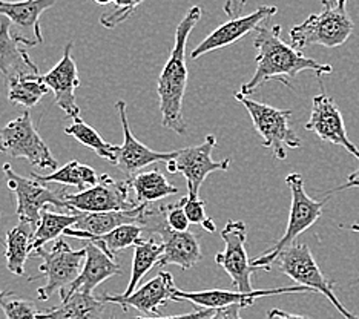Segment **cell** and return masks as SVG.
Instances as JSON below:
<instances>
[{
  "instance_id": "30",
  "label": "cell",
  "mask_w": 359,
  "mask_h": 319,
  "mask_svg": "<svg viewBox=\"0 0 359 319\" xmlns=\"http://www.w3.org/2000/svg\"><path fill=\"white\" fill-rule=\"evenodd\" d=\"M50 91L51 89L46 86L40 74H31V76L14 79L8 83V100L25 108H32Z\"/></svg>"
},
{
  "instance_id": "45",
  "label": "cell",
  "mask_w": 359,
  "mask_h": 319,
  "mask_svg": "<svg viewBox=\"0 0 359 319\" xmlns=\"http://www.w3.org/2000/svg\"><path fill=\"white\" fill-rule=\"evenodd\" d=\"M350 229H352V231H353V232H358V233H359V221H358V223H356V224H353L352 227H350ZM358 281H359V280H358Z\"/></svg>"
},
{
  "instance_id": "5",
  "label": "cell",
  "mask_w": 359,
  "mask_h": 319,
  "mask_svg": "<svg viewBox=\"0 0 359 319\" xmlns=\"http://www.w3.org/2000/svg\"><path fill=\"white\" fill-rule=\"evenodd\" d=\"M236 102L248 109L258 135L263 138V146L271 149L276 160H285L287 149H298L301 140L290 125L292 111L278 109L266 103L252 100L249 95L235 93Z\"/></svg>"
},
{
  "instance_id": "6",
  "label": "cell",
  "mask_w": 359,
  "mask_h": 319,
  "mask_svg": "<svg viewBox=\"0 0 359 319\" xmlns=\"http://www.w3.org/2000/svg\"><path fill=\"white\" fill-rule=\"evenodd\" d=\"M36 253L43 261L39 267V273L31 276L28 281L45 278V284L37 289L39 301H48L54 292H60V297L67 293L79 278L86 258V249L72 250L63 240H57L50 250L40 249Z\"/></svg>"
},
{
  "instance_id": "39",
  "label": "cell",
  "mask_w": 359,
  "mask_h": 319,
  "mask_svg": "<svg viewBox=\"0 0 359 319\" xmlns=\"http://www.w3.org/2000/svg\"><path fill=\"white\" fill-rule=\"evenodd\" d=\"M248 0H226L224 2V14L227 15V18L231 19H235V18H240L244 6H246Z\"/></svg>"
},
{
  "instance_id": "32",
  "label": "cell",
  "mask_w": 359,
  "mask_h": 319,
  "mask_svg": "<svg viewBox=\"0 0 359 319\" xmlns=\"http://www.w3.org/2000/svg\"><path fill=\"white\" fill-rule=\"evenodd\" d=\"M143 226L140 224H125L117 229H114L112 232L99 235V236H89L86 241H91L95 245H99L111 258L116 259L117 252L133 247L138 241L142 240Z\"/></svg>"
},
{
  "instance_id": "18",
  "label": "cell",
  "mask_w": 359,
  "mask_h": 319,
  "mask_svg": "<svg viewBox=\"0 0 359 319\" xmlns=\"http://www.w3.org/2000/svg\"><path fill=\"white\" fill-rule=\"evenodd\" d=\"M10 23L6 18H0V72L6 83L22 76L39 74L37 65L27 51V48L39 43L34 39L11 32Z\"/></svg>"
},
{
  "instance_id": "44",
  "label": "cell",
  "mask_w": 359,
  "mask_h": 319,
  "mask_svg": "<svg viewBox=\"0 0 359 319\" xmlns=\"http://www.w3.org/2000/svg\"><path fill=\"white\" fill-rule=\"evenodd\" d=\"M321 2H323V5H324V6H330L332 4L337 2V0H321Z\"/></svg>"
},
{
  "instance_id": "31",
  "label": "cell",
  "mask_w": 359,
  "mask_h": 319,
  "mask_svg": "<svg viewBox=\"0 0 359 319\" xmlns=\"http://www.w3.org/2000/svg\"><path fill=\"white\" fill-rule=\"evenodd\" d=\"M65 134L74 137L77 142L86 146L88 149H91L95 155H99L100 158L112 163V165H116L118 146L104 142L102 135L97 133L94 128L86 125V123L80 117L76 118L74 123H71L68 128H65Z\"/></svg>"
},
{
  "instance_id": "21",
  "label": "cell",
  "mask_w": 359,
  "mask_h": 319,
  "mask_svg": "<svg viewBox=\"0 0 359 319\" xmlns=\"http://www.w3.org/2000/svg\"><path fill=\"white\" fill-rule=\"evenodd\" d=\"M149 204H142L135 210L121 212H97V214H83L74 227H69L63 235L71 238L86 241L89 236H99L112 232L114 229L125 224L146 226V218L149 215Z\"/></svg>"
},
{
  "instance_id": "27",
  "label": "cell",
  "mask_w": 359,
  "mask_h": 319,
  "mask_svg": "<svg viewBox=\"0 0 359 319\" xmlns=\"http://www.w3.org/2000/svg\"><path fill=\"white\" fill-rule=\"evenodd\" d=\"M128 179L135 192V201L140 204L155 203L166 198V196L178 194V187L170 184L158 169L138 172L137 175Z\"/></svg>"
},
{
  "instance_id": "19",
  "label": "cell",
  "mask_w": 359,
  "mask_h": 319,
  "mask_svg": "<svg viewBox=\"0 0 359 319\" xmlns=\"http://www.w3.org/2000/svg\"><path fill=\"white\" fill-rule=\"evenodd\" d=\"M310 290L303 285H292V287H280V289H267V290H254L249 293L244 292H233V290H222V289H212V290H200V292H184L177 287L172 301L182 302L189 301L192 304L198 306V308H222L227 306L240 304L243 307H249L254 304L258 298L263 297H272V294H283V293H309ZM312 293V292H310Z\"/></svg>"
},
{
  "instance_id": "38",
  "label": "cell",
  "mask_w": 359,
  "mask_h": 319,
  "mask_svg": "<svg viewBox=\"0 0 359 319\" xmlns=\"http://www.w3.org/2000/svg\"><path fill=\"white\" fill-rule=\"evenodd\" d=\"M241 308H243V306H240V304L217 308L214 315H212L209 319H243L240 315Z\"/></svg>"
},
{
  "instance_id": "43",
  "label": "cell",
  "mask_w": 359,
  "mask_h": 319,
  "mask_svg": "<svg viewBox=\"0 0 359 319\" xmlns=\"http://www.w3.org/2000/svg\"><path fill=\"white\" fill-rule=\"evenodd\" d=\"M94 2L97 5H109L111 2H114V0H94Z\"/></svg>"
},
{
  "instance_id": "3",
  "label": "cell",
  "mask_w": 359,
  "mask_h": 319,
  "mask_svg": "<svg viewBox=\"0 0 359 319\" xmlns=\"http://www.w3.org/2000/svg\"><path fill=\"white\" fill-rule=\"evenodd\" d=\"M285 184L289 186L290 195H292V204H290V214H289V223L285 227V232L281 238L275 243L272 249H269L263 255L252 259L250 263L255 269L271 270V267L275 264L276 257L280 253L295 243L298 236L306 232L307 229L312 227L318 219L321 218L325 203L329 198L323 201H316L310 196L304 189V179L303 175H299L298 172H292L285 177Z\"/></svg>"
},
{
  "instance_id": "26",
  "label": "cell",
  "mask_w": 359,
  "mask_h": 319,
  "mask_svg": "<svg viewBox=\"0 0 359 319\" xmlns=\"http://www.w3.org/2000/svg\"><path fill=\"white\" fill-rule=\"evenodd\" d=\"M81 217H83V212H77V214H72V212H69V214H55V212L48 210V208H45L42 210V215H40V221L36 227L34 235H32L31 255L37 250L43 249L46 243L59 238L67 229L74 227Z\"/></svg>"
},
{
  "instance_id": "20",
  "label": "cell",
  "mask_w": 359,
  "mask_h": 319,
  "mask_svg": "<svg viewBox=\"0 0 359 319\" xmlns=\"http://www.w3.org/2000/svg\"><path fill=\"white\" fill-rule=\"evenodd\" d=\"M72 48H74V43H67L59 63L42 76V79L54 93L57 106L65 111L67 117L76 120L80 117V108L76 103V89L80 86V79L76 60L72 57Z\"/></svg>"
},
{
  "instance_id": "33",
  "label": "cell",
  "mask_w": 359,
  "mask_h": 319,
  "mask_svg": "<svg viewBox=\"0 0 359 319\" xmlns=\"http://www.w3.org/2000/svg\"><path fill=\"white\" fill-rule=\"evenodd\" d=\"M0 308L6 319H37V308L34 302L18 298L13 292L0 290Z\"/></svg>"
},
{
  "instance_id": "9",
  "label": "cell",
  "mask_w": 359,
  "mask_h": 319,
  "mask_svg": "<svg viewBox=\"0 0 359 319\" xmlns=\"http://www.w3.org/2000/svg\"><path fill=\"white\" fill-rule=\"evenodd\" d=\"M4 174L6 177L8 187L15 194L18 200V217L20 223H28L37 227L42 210L48 206L62 208L69 210L65 191H51L45 183L37 182L36 178H25L15 174L10 163L4 165Z\"/></svg>"
},
{
  "instance_id": "1",
  "label": "cell",
  "mask_w": 359,
  "mask_h": 319,
  "mask_svg": "<svg viewBox=\"0 0 359 319\" xmlns=\"http://www.w3.org/2000/svg\"><path fill=\"white\" fill-rule=\"evenodd\" d=\"M254 46L257 49V69L254 77L241 86L240 93L244 95L254 94L271 80L290 88V79H295L303 71H313L316 76H327L333 72L330 65L309 59L298 49L285 43L281 39V25H271L269 20L257 29Z\"/></svg>"
},
{
  "instance_id": "17",
  "label": "cell",
  "mask_w": 359,
  "mask_h": 319,
  "mask_svg": "<svg viewBox=\"0 0 359 319\" xmlns=\"http://www.w3.org/2000/svg\"><path fill=\"white\" fill-rule=\"evenodd\" d=\"M116 108L118 111L121 129H123V144L118 146L117 151V160L116 166L123 172L128 178H133L137 175L143 168L154 165V163H169L175 158V152H157L149 149L148 146L138 142L133 130L129 128V120L126 114V103L123 100H118L116 103Z\"/></svg>"
},
{
  "instance_id": "37",
  "label": "cell",
  "mask_w": 359,
  "mask_h": 319,
  "mask_svg": "<svg viewBox=\"0 0 359 319\" xmlns=\"http://www.w3.org/2000/svg\"><path fill=\"white\" fill-rule=\"evenodd\" d=\"M215 310L212 308H198L197 312L186 313V315H175V316H154V318H135V319H209L214 315Z\"/></svg>"
},
{
  "instance_id": "23",
  "label": "cell",
  "mask_w": 359,
  "mask_h": 319,
  "mask_svg": "<svg viewBox=\"0 0 359 319\" xmlns=\"http://www.w3.org/2000/svg\"><path fill=\"white\" fill-rule=\"evenodd\" d=\"M57 0H22V2H6L0 0V18H6L19 28L31 29L39 43L43 42L40 29V15L55 5Z\"/></svg>"
},
{
  "instance_id": "46",
  "label": "cell",
  "mask_w": 359,
  "mask_h": 319,
  "mask_svg": "<svg viewBox=\"0 0 359 319\" xmlns=\"http://www.w3.org/2000/svg\"><path fill=\"white\" fill-rule=\"evenodd\" d=\"M0 243H4V244H5V241H4V240H2V238H0Z\"/></svg>"
},
{
  "instance_id": "29",
  "label": "cell",
  "mask_w": 359,
  "mask_h": 319,
  "mask_svg": "<svg viewBox=\"0 0 359 319\" xmlns=\"http://www.w3.org/2000/svg\"><path fill=\"white\" fill-rule=\"evenodd\" d=\"M134 259H133V269H130V278L128 283V287L125 290V297H129L130 293L135 292V287L143 280V276L149 272V270L160 263V258L163 255V243H158L155 238L149 240H140L135 245Z\"/></svg>"
},
{
  "instance_id": "22",
  "label": "cell",
  "mask_w": 359,
  "mask_h": 319,
  "mask_svg": "<svg viewBox=\"0 0 359 319\" xmlns=\"http://www.w3.org/2000/svg\"><path fill=\"white\" fill-rule=\"evenodd\" d=\"M85 249L86 258L83 267H81V272L77 280L71 284L67 293L62 294L60 299L68 298L69 294L76 292L93 293L94 289L99 287L103 281L121 273V267L117 263V259L111 258L99 245H95L91 241H86Z\"/></svg>"
},
{
  "instance_id": "40",
  "label": "cell",
  "mask_w": 359,
  "mask_h": 319,
  "mask_svg": "<svg viewBox=\"0 0 359 319\" xmlns=\"http://www.w3.org/2000/svg\"><path fill=\"white\" fill-rule=\"evenodd\" d=\"M267 319H310V318L303 315H293L289 312H284V310H280V308H272L267 312Z\"/></svg>"
},
{
  "instance_id": "11",
  "label": "cell",
  "mask_w": 359,
  "mask_h": 319,
  "mask_svg": "<svg viewBox=\"0 0 359 319\" xmlns=\"http://www.w3.org/2000/svg\"><path fill=\"white\" fill-rule=\"evenodd\" d=\"M224 250L215 255V263L222 266L231 276L233 287L238 292H254L252 287V275L258 269L252 266L248 257V227L244 221H227L222 231Z\"/></svg>"
},
{
  "instance_id": "25",
  "label": "cell",
  "mask_w": 359,
  "mask_h": 319,
  "mask_svg": "<svg viewBox=\"0 0 359 319\" xmlns=\"http://www.w3.org/2000/svg\"><path fill=\"white\" fill-rule=\"evenodd\" d=\"M36 229L28 223H19L6 232L5 240V259L6 267L11 273L22 276L25 273L27 259L31 255L32 235Z\"/></svg>"
},
{
  "instance_id": "14",
  "label": "cell",
  "mask_w": 359,
  "mask_h": 319,
  "mask_svg": "<svg viewBox=\"0 0 359 319\" xmlns=\"http://www.w3.org/2000/svg\"><path fill=\"white\" fill-rule=\"evenodd\" d=\"M278 13V8L271 5L259 6L257 11L250 13L248 15H240V18L231 19L223 25H219L217 29H214L210 34L203 40V42L191 53V59L197 60L201 55L208 53L217 51V49H223L235 42H238L249 32L257 31L264 22L271 20V18Z\"/></svg>"
},
{
  "instance_id": "2",
  "label": "cell",
  "mask_w": 359,
  "mask_h": 319,
  "mask_svg": "<svg viewBox=\"0 0 359 319\" xmlns=\"http://www.w3.org/2000/svg\"><path fill=\"white\" fill-rule=\"evenodd\" d=\"M203 15L201 6H192L175 29V42L169 59L157 80V94L160 98L161 125L175 134H186V123L183 118V98L187 88L186 46L192 31L197 27Z\"/></svg>"
},
{
  "instance_id": "10",
  "label": "cell",
  "mask_w": 359,
  "mask_h": 319,
  "mask_svg": "<svg viewBox=\"0 0 359 319\" xmlns=\"http://www.w3.org/2000/svg\"><path fill=\"white\" fill-rule=\"evenodd\" d=\"M130 183L118 182L108 174L99 177L95 186L79 194H67L69 212L77 214H97V212H121L135 210L142 206L140 203L130 200Z\"/></svg>"
},
{
  "instance_id": "16",
  "label": "cell",
  "mask_w": 359,
  "mask_h": 319,
  "mask_svg": "<svg viewBox=\"0 0 359 319\" xmlns=\"http://www.w3.org/2000/svg\"><path fill=\"white\" fill-rule=\"evenodd\" d=\"M160 233L163 243V255L160 258V267L175 264L183 270H189L203 259L201 245L197 236L192 232H177L170 229L166 221V206H161L160 219L155 221L152 229Z\"/></svg>"
},
{
  "instance_id": "8",
  "label": "cell",
  "mask_w": 359,
  "mask_h": 319,
  "mask_svg": "<svg viewBox=\"0 0 359 319\" xmlns=\"http://www.w3.org/2000/svg\"><path fill=\"white\" fill-rule=\"evenodd\" d=\"M0 154L27 160L39 169H59L57 160L37 133L28 111L0 129Z\"/></svg>"
},
{
  "instance_id": "34",
  "label": "cell",
  "mask_w": 359,
  "mask_h": 319,
  "mask_svg": "<svg viewBox=\"0 0 359 319\" xmlns=\"http://www.w3.org/2000/svg\"><path fill=\"white\" fill-rule=\"evenodd\" d=\"M142 2L143 0H114L116 8L109 13H104L100 18V23L104 28H109V29L117 28L118 25L126 22L130 15L134 14L137 6Z\"/></svg>"
},
{
  "instance_id": "24",
  "label": "cell",
  "mask_w": 359,
  "mask_h": 319,
  "mask_svg": "<svg viewBox=\"0 0 359 319\" xmlns=\"http://www.w3.org/2000/svg\"><path fill=\"white\" fill-rule=\"evenodd\" d=\"M106 302L93 293L76 292L62 299L59 307L39 312L37 319H102Z\"/></svg>"
},
{
  "instance_id": "12",
  "label": "cell",
  "mask_w": 359,
  "mask_h": 319,
  "mask_svg": "<svg viewBox=\"0 0 359 319\" xmlns=\"http://www.w3.org/2000/svg\"><path fill=\"white\" fill-rule=\"evenodd\" d=\"M215 146L217 137L214 134H210L201 144L189 146L184 147L182 151H177L175 158L166 163L170 174H182L186 178L187 194L198 195L200 187L212 172L229 170V158L222 161H215L212 158V151H214Z\"/></svg>"
},
{
  "instance_id": "15",
  "label": "cell",
  "mask_w": 359,
  "mask_h": 319,
  "mask_svg": "<svg viewBox=\"0 0 359 319\" xmlns=\"http://www.w3.org/2000/svg\"><path fill=\"white\" fill-rule=\"evenodd\" d=\"M177 285L174 283V275L170 272H160L151 281L142 285L140 289L130 293L129 297L125 294H108L103 293L100 299L106 304H117L125 310L134 307L146 315H158L161 307L168 304V301H172Z\"/></svg>"
},
{
  "instance_id": "28",
  "label": "cell",
  "mask_w": 359,
  "mask_h": 319,
  "mask_svg": "<svg viewBox=\"0 0 359 319\" xmlns=\"http://www.w3.org/2000/svg\"><path fill=\"white\" fill-rule=\"evenodd\" d=\"M31 177L45 184L54 183V184L74 186L81 192L95 186L97 182H99L100 175H97V172L91 166H86L83 163L72 160L67 163L63 168L51 172V174L40 175V174H36V172H31Z\"/></svg>"
},
{
  "instance_id": "42",
  "label": "cell",
  "mask_w": 359,
  "mask_h": 319,
  "mask_svg": "<svg viewBox=\"0 0 359 319\" xmlns=\"http://www.w3.org/2000/svg\"><path fill=\"white\" fill-rule=\"evenodd\" d=\"M203 229H205V231H208V232H215L217 231V226H215V223H214V219L212 218H206L205 221H203Z\"/></svg>"
},
{
  "instance_id": "7",
  "label": "cell",
  "mask_w": 359,
  "mask_h": 319,
  "mask_svg": "<svg viewBox=\"0 0 359 319\" xmlns=\"http://www.w3.org/2000/svg\"><path fill=\"white\" fill-rule=\"evenodd\" d=\"M275 263L278 264L284 275H287L292 281L297 283V285H303V287H307L312 293L324 294L346 319H359V316L348 312L337 298V294L333 292L332 281L324 276L323 270L316 264L313 253L309 249L307 244L293 243L276 257Z\"/></svg>"
},
{
  "instance_id": "36",
  "label": "cell",
  "mask_w": 359,
  "mask_h": 319,
  "mask_svg": "<svg viewBox=\"0 0 359 319\" xmlns=\"http://www.w3.org/2000/svg\"><path fill=\"white\" fill-rule=\"evenodd\" d=\"M184 212L189 218L191 224H203L206 217V204L198 198V195L187 194L184 196Z\"/></svg>"
},
{
  "instance_id": "4",
  "label": "cell",
  "mask_w": 359,
  "mask_h": 319,
  "mask_svg": "<svg viewBox=\"0 0 359 319\" xmlns=\"http://www.w3.org/2000/svg\"><path fill=\"white\" fill-rule=\"evenodd\" d=\"M353 28V20L347 13V0H337L330 6H324L323 13L310 14L303 23L292 28L290 45L298 51L309 45L334 49L347 42Z\"/></svg>"
},
{
  "instance_id": "35",
  "label": "cell",
  "mask_w": 359,
  "mask_h": 319,
  "mask_svg": "<svg viewBox=\"0 0 359 319\" xmlns=\"http://www.w3.org/2000/svg\"><path fill=\"white\" fill-rule=\"evenodd\" d=\"M166 221L170 229L177 232H187L189 231L191 221L187 218L184 212V196L174 204L166 206Z\"/></svg>"
},
{
  "instance_id": "13",
  "label": "cell",
  "mask_w": 359,
  "mask_h": 319,
  "mask_svg": "<svg viewBox=\"0 0 359 319\" xmlns=\"http://www.w3.org/2000/svg\"><path fill=\"white\" fill-rule=\"evenodd\" d=\"M306 129L312 130L323 142L344 147L348 154H352L355 158L359 160V147L353 142H350L346 123L338 104L324 91L313 97L312 112H310V118L306 123Z\"/></svg>"
},
{
  "instance_id": "41",
  "label": "cell",
  "mask_w": 359,
  "mask_h": 319,
  "mask_svg": "<svg viewBox=\"0 0 359 319\" xmlns=\"http://www.w3.org/2000/svg\"><path fill=\"white\" fill-rule=\"evenodd\" d=\"M352 187H359V169H356L355 172H352V174L348 175L346 184H342V186L337 187V189L330 191L329 194H332V192H341V191H346V189H352ZM329 194H327V195H329Z\"/></svg>"
}]
</instances>
